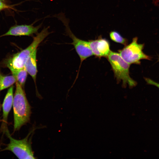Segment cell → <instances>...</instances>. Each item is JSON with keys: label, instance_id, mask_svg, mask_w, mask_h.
I'll return each instance as SVG.
<instances>
[{"label": "cell", "instance_id": "3", "mask_svg": "<svg viewBox=\"0 0 159 159\" xmlns=\"http://www.w3.org/2000/svg\"><path fill=\"white\" fill-rule=\"evenodd\" d=\"M106 58L110 64L117 82L122 81V86L124 87L127 85L130 88L137 85V82L130 75V64L126 62L118 53L111 50Z\"/></svg>", "mask_w": 159, "mask_h": 159}, {"label": "cell", "instance_id": "7", "mask_svg": "<svg viewBox=\"0 0 159 159\" xmlns=\"http://www.w3.org/2000/svg\"><path fill=\"white\" fill-rule=\"evenodd\" d=\"M90 48L97 57H107L111 50L109 41L106 39L99 37L94 40L88 41Z\"/></svg>", "mask_w": 159, "mask_h": 159}, {"label": "cell", "instance_id": "14", "mask_svg": "<svg viewBox=\"0 0 159 159\" xmlns=\"http://www.w3.org/2000/svg\"><path fill=\"white\" fill-rule=\"evenodd\" d=\"M144 79L148 84L155 86L159 89V83L155 82L149 78L145 77Z\"/></svg>", "mask_w": 159, "mask_h": 159}, {"label": "cell", "instance_id": "9", "mask_svg": "<svg viewBox=\"0 0 159 159\" xmlns=\"http://www.w3.org/2000/svg\"><path fill=\"white\" fill-rule=\"evenodd\" d=\"M13 85L9 89L5 95L2 105L3 120L6 122L9 113L13 105Z\"/></svg>", "mask_w": 159, "mask_h": 159}, {"label": "cell", "instance_id": "12", "mask_svg": "<svg viewBox=\"0 0 159 159\" xmlns=\"http://www.w3.org/2000/svg\"><path fill=\"white\" fill-rule=\"evenodd\" d=\"M16 78L17 82L23 88L26 81L27 72L24 67L11 72Z\"/></svg>", "mask_w": 159, "mask_h": 159}, {"label": "cell", "instance_id": "13", "mask_svg": "<svg viewBox=\"0 0 159 159\" xmlns=\"http://www.w3.org/2000/svg\"><path fill=\"white\" fill-rule=\"evenodd\" d=\"M111 39L114 42L126 45L128 43L127 39L123 38L118 32L115 31L111 32L110 33Z\"/></svg>", "mask_w": 159, "mask_h": 159}, {"label": "cell", "instance_id": "19", "mask_svg": "<svg viewBox=\"0 0 159 159\" xmlns=\"http://www.w3.org/2000/svg\"><path fill=\"white\" fill-rule=\"evenodd\" d=\"M1 91V90H0V91Z\"/></svg>", "mask_w": 159, "mask_h": 159}, {"label": "cell", "instance_id": "4", "mask_svg": "<svg viewBox=\"0 0 159 159\" xmlns=\"http://www.w3.org/2000/svg\"><path fill=\"white\" fill-rule=\"evenodd\" d=\"M144 46V44L138 43L137 37H135L130 43L118 51L121 57L130 64H140L141 59H152V57L143 52Z\"/></svg>", "mask_w": 159, "mask_h": 159}, {"label": "cell", "instance_id": "11", "mask_svg": "<svg viewBox=\"0 0 159 159\" xmlns=\"http://www.w3.org/2000/svg\"><path fill=\"white\" fill-rule=\"evenodd\" d=\"M17 81L15 77L11 75H4L0 73V85L1 91L11 86Z\"/></svg>", "mask_w": 159, "mask_h": 159}, {"label": "cell", "instance_id": "5", "mask_svg": "<svg viewBox=\"0 0 159 159\" xmlns=\"http://www.w3.org/2000/svg\"><path fill=\"white\" fill-rule=\"evenodd\" d=\"M57 17L63 23L65 28L66 33L71 38V43L74 46L82 62L87 58L93 55L90 48L88 41L81 39L77 37L72 32L69 25L68 20L62 13L57 15Z\"/></svg>", "mask_w": 159, "mask_h": 159}, {"label": "cell", "instance_id": "8", "mask_svg": "<svg viewBox=\"0 0 159 159\" xmlns=\"http://www.w3.org/2000/svg\"><path fill=\"white\" fill-rule=\"evenodd\" d=\"M41 26V24L36 26L32 24L15 25L11 27L7 32L1 35L0 37L6 36H32L38 33V31Z\"/></svg>", "mask_w": 159, "mask_h": 159}, {"label": "cell", "instance_id": "6", "mask_svg": "<svg viewBox=\"0 0 159 159\" xmlns=\"http://www.w3.org/2000/svg\"><path fill=\"white\" fill-rule=\"evenodd\" d=\"M8 134L10 142L4 150L11 151L19 159L35 158L28 137L17 140L13 138L9 133Z\"/></svg>", "mask_w": 159, "mask_h": 159}, {"label": "cell", "instance_id": "10", "mask_svg": "<svg viewBox=\"0 0 159 159\" xmlns=\"http://www.w3.org/2000/svg\"><path fill=\"white\" fill-rule=\"evenodd\" d=\"M37 52V49L28 58L24 66L27 73L32 77L35 83L37 72L36 62Z\"/></svg>", "mask_w": 159, "mask_h": 159}, {"label": "cell", "instance_id": "15", "mask_svg": "<svg viewBox=\"0 0 159 159\" xmlns=\"http://www.w3.org/2000/svg\"><path fill=\"white\" fill-rule=\"evenodd\" d=\"M10 8H11V6L6 4L3 1L0 0V11Z\"/></svg>", "mask_w": 159, "mask_h": 159}, {"label": "cell", "instance_id": "2", "mask_svg": "<svg viewBox=\"0 0 159 159\" xmlns=\"http://www.w3.org/2000/svg\"><path fill=\"white\" fill-rule=\"evenodd\" d=\"M13 101L14 129H19L30 120L31 111L23 87L16 81Z\"/></svg>", "mask_w": 159, "mask_h": 159}, {"label": "cell", "instance_id": "16", "mask_svg": "<svg viewBox=\"0 0 159 159\" xmlns=\"http://www.w3.org/2000/svg\"><path fill=\"white\" fill-rule=\"evenodd\" d=\"M1 106H2L1 105L0 103V112L1 111Z\"/></svg>", "mask_w": 159, "mask_h": 159}, {"label": "cell", "instance_id": "17", "mask_svg": "<svg viewBox=\"0 0 159 159\" xmlns=\"http://www.w3.org/2000/svg\"><path fill=\"white\" fill-rule=\"evenodd\" d=\"M159 56L158 57V58L157 61V62H159Z\"/></svg>", "mask_w": 159, "mask_h": 159}, {"label": "cell", "instance_id": "18", "mask_svg": "<svg viewBox=\"0 0 159 159\" xmlns=\"http://www.w3.org/2000/svg\"><path fill=\"white\" fill-rule=\"evenodd\" d=\"M0 0L2 1H4V0Z\"/></svg>", "mask_w": 159, "mask_h": 159}, {"label": "cell", "instance_id": "1", "mask_svg": "<svg viewBox=\"0 0 159 159\" xmlns=\"http://www.w3.org/2000/svg\"><path fill=\"white\" fill-rule=\"evenodd\" d=\"M49 27H44L42 31L33 37L32 43L24 50L14 54L5 59L4 65L12 72L24 67L29 57L37 49L39 44L51 32L48 31Z\"/></svg>", "mask_w": 159, "mask_h": 159}]
</instances>
